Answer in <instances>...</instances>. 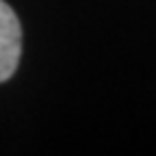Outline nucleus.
<instances>
[{"label": "nucleus", "instance_id": "nucleus-1", "mask_svg": "<svg viewBox=\"0 0 156 156\" xmlns=\"http://www.w3.org/2000/svg\"><path fill=\"white\" fill-rule=\"evenodd\" d=\"M22 54V26L13 9L0 0V83L15 74Z\"/></svg>", "mask_w": 156, "mask_h": 156}]
</instances>
